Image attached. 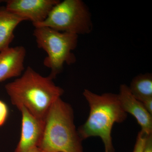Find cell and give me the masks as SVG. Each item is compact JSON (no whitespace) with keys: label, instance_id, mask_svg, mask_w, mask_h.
Returning a JSON list of instances; mask_svg holds the SVG:
<instances>
[{"label":"cell","instance_id":"obj_1","mask_svg":"<svg viewBox=\"0 0 152 152\" xmlns=\"http://www.w3.org/2000/svg\"><path fill=\"white\" fill-rule=\"evenodd\" d=\"M53 80L28 66L21 77L6 85L5 89L13 105L18 109L25 107L35 116L44 119L51 106L64 93Z\"/></svg>","mask_w":152,"mask_h":152},{"label":"cell","instance_id":"obj_2","mask_svg":"<svg viewBox=\"0 0 152 152\" xmlns=\"http://www.w3.org/2000/svg\"><path fill=\"white\" fill-rule=\"evenodd\" d=\"M83 95L88 104L90 113L86 122L78 129L79 135L83 141L99 137L104 145V152H115L112 129L115 123L126 119L128 114L121 105L118 94L108 93L100 95L85 89Z\"/></svg>","mask_w":152,"mask_h":152},{"label":"cell","instance_id":"obj_3","mask_svg":"<svg viewBox=\"0 0 152 152\" xmlns=\"http://www.w3.org/2000/svg\"><path fill=\"white\" fill-rule=\"evenodd\" d=\"M44 129L39 148L42 152H83V140L76 130L73 109L59 98L44 118Z\"/></svg>","mask_w":152,"mask_h":152},{"label":"cell","instance_id":"obj_4","mask_svg":"<svg viewBox=\"0 0 152 152\" xmlns=\"http://www.w3.org/2000/svg\"><path fill=\"white\" fill-rule=\"evenodd\" d=\"M34 36L38 47L46 52L44 65L50 69V77L55 79L62 71L65 63L71 65L76 62L72 53L77 45L78 35L62 32L47 27H35Z\"/></svg>","mask_w":152,"mask_h":152},{"label":"cell","instance_id":"obj_5","mask_svg":"<svg viewBox=\"0 0 152 152\" xmlns=\"http://www.w3.org/2000/svg\"><path fill=\"white\" fill-rule=\"evenodd\" d=\"M34 27H47L78 35L91 33L93 24L88 9L83 1L64 0L60 1L46 20Z\"/></svg>","mask_w":152,"mask_h":152},{"label":"cell","instance_id":"obj_6","mask_svg":"<svg viewBox=\"0 0 152 152\" xmlns=\"http://www.w3.org/2000/svg\"><path fill=\"white\" fill-rule=\"evenodd\" d=\"M58 0H8L7 10L26 20L32 22L34 26L44 21Z\"/></svg>","mask_w":152,"mask_h":152},{"label":"cell","instance_id":"obj_7","mask_svg":"<svg viewBox=\"0 0 152 152\" xmlns=\"http://www.w3.org/2000/svg\"><path fill=\"white\" fill-rule=\"evenodd\" d=\"M22 114L20 138L15 152H26L38 147L43 134L44 119L34 116L25 107L19 109Z\"/></svg>","mask_w":152,"mask_h":152},{"label":"cell","instance_id":"obj_8","mask_svg":"<svg viewBox=\"0 0 152 152\" xmlns=\"http://www.w3.org/2000/svg\"><path fill=\"white\" fill-rule=\"evenodd\" d=\"M119 99L121 105L127 114L132 115L141 128V131L147 135L152 134V115L147 111L142 104L131 93L128 86L120 87Z\"/></svg>","mask_w":152,"mask_h":152},{"label":"cell","instance_id":"obj_9","mask_svg":"<svg viewBox=\"0 0 152 152\" xmlns=\"http://www.w3.org/2000/svg\"><path fill=\"white\" fill-rule=\"evenodd\" d=\"M26 54V49L22 46L10 47L0 52V82L21 75Z\"/></svg>","mask_w":152,"mask_h":152},{"label":"cell","instance_id":"obj_10","mask_svg":"<svg viewBox=\"0 0 152 152\" xmlns=\"http://www.w3.org/2000/svg\"><path fill=\"white\" fill-rule=\"evenodd\" d=\"M25 21L7 10L0 8V52L10 47L14 38V31L21 22Z\"/></svg>","mask_w":152,"mask_h":152},{"label":"cell","instance_id":"obj_11","mask_svg":"<svg viewBox=\"0 0 152 152\" xmlns=\"http://www.w3.org/2000/svg\"><path fill=\"white\" fill-rule=\"evenodd\" d=\"M129 87L133 96L139 101L152 97V74H141L136 76Z\"/></svg>","mask_w":152,"mask_h":152},{"label":"cell","instance_id":"obj_12","mask_svg":"<svg viewBox=\"0 0 152 152\" xmlns=\"http://www.w3.org/2000/svg\"><path fill=\"white\" fill-rule=\"evenodd\" d=\"M146 134L140 131L138 134L133 152H142L147 137Z\"/></svg>","mask_w":152,"mask_h":152},{"label":"cell","instance_id":"obj_13","mask_svg":"<svg viewBox=\"0 0 152 152\" xmlns=\"http://www.w3.org/2000/svg\"><path fill=\"white\" fill-rule=\"evenodd\" d=\"M9 114L8 107L4 102L0 100V127L4 124Z\"/></svg>","mask_w":152,"mask_h":152},{"label":"cell","instance_id":"obj_14","mask_svg":"<svg viewBox=\"0 0 152 152\" xmlns=\"http://www.w3.org/2000/svg\"><path fill=\"white\" fill-rule=\"evenodd\" d=\"M142 152H152V134L147 136Z\"/></svg>","mask_w":152,"mask_h":152},{"label":"cell","instance_id":"obj_15","mask_svg":"<svg viewBox=\"0 0 152 152\" xmlns=\"http://www.w3.org/2000/svg\"><path fill=\"white\" fill-rule=\"evenodd\" d=\"M147 111L152 115V97L147 98L140 101Z\"/></svg>","mask_w":152,"mask_h":152},{"label":"cell","instance_id":"obj_16","mask_svg":"<svg viewBox=\"0 0 152 152\" xmlns=\"http://www.w3.org/2000/svg\"><path fill=\"white\" fill-rule=\"evenodd\" d=\"M26 152H42L38 147L33 148Z\"/></svg>","mask_w":152,"mask_h":152}]
</instances>
